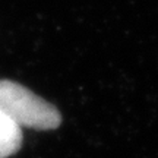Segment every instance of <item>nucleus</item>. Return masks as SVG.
Wrapping results in <instances>:
<instances>
[{"instance_id": "nucleus-1", "label": "nucleus", "mask_w": 158, "mask_h": 158, "mask_svg": "<svg viewBox=\"0 0 158 158\" xmlns=\"http://www.w3.org/2000/svg\"><path fill=\"white\" fill-rule=\"evenodd\" d=\"M0 111L19 127L51 130L62 123V114L53 104L9 79H0Z\"/></svg>"}, {"instance_id": "nucleus-2", "label": "nucleus", "mask_w": 158, "mask_h": 158, "mask_svg": "<svg viewBox=\"0 0 158 158\" xmlns=\"http://www.w3.org/2000/svg\"><path fill=\"white\" fill-rule=\"evenodd\" d=\"M22 145V130L13 120L0 111V158L16 154Z\"/></svg>"}]
</instances>
